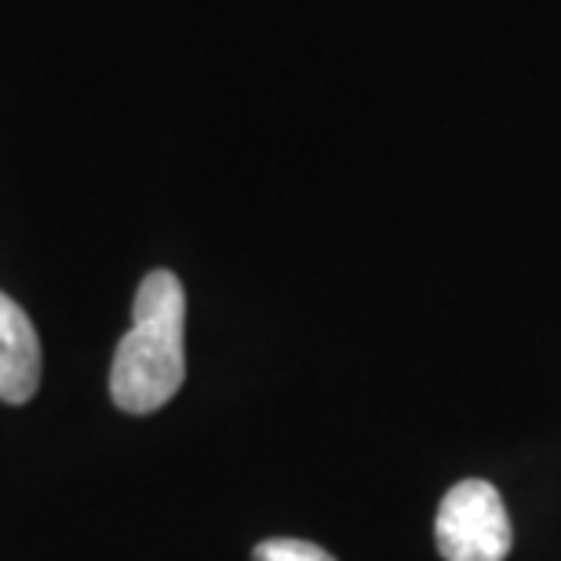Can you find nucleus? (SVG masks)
Listing matches in <instances>:
<instances>
[{
	"label": "nucleus",
	"instance_id": "nucleus-2",
	"mask_svg": "<svg viewBox=\"0 0 561 561\" xmlns=\"http://www.w3.org/2000/svg\"><path fill=\"white\" fill-rule=\"evenodd\" d=\"M437 551L445 561H503L511 554V518L489 481H459L437 507Z\"/></svg>",
	"mask_w": 561,
	"mask_h": 561
},
{
	"label": "nucleus",
	"instance_id": "nucleus-1",
	"mask_svg": "<svg viewBox=\"0 0 561 561\" xmlns=\"http://www.w3.org/2000/svg\"><path fill=\"white\" fill-rule=\"evenodd\" d=\"M186 291L172 271L142 277L131 307V329L117 343L110 394L131 416H146L175 398L186 379L183 354Z\"/></svg>",
	"mask_w": 561,
	"mask_h": 561
},
{
	"label": "nucleus",
	"instance_id": "nucleus-3",
	"mask_svg": "<svg viewBox=\"0 0 561 561\" xmlns=\"http://www.w3.org/2000/svg\"><path fill=\"white\" fill-rule=\"evenodd\" d=\"M41 387V340L26 310L0 291V401L22 405Z\"/></svg>",
	"mask_w": 561,
	"mask_h": 561
},
{
	"label": "nucleus",
	"instance_id": "nucleus-4",
	"mask_svg": "<svg viewBox=\"0 0 561 561\" xmlns=\"http://www.w3.org/2000/svg\"><path fill=\"white\" fill-rule=\"evenodd\" d=\"M252 561H335V558L307 540H266L255 547Z\"/></svg>",
	"mask_w": 561,
	"mask_h": 561
}]
</instances>
